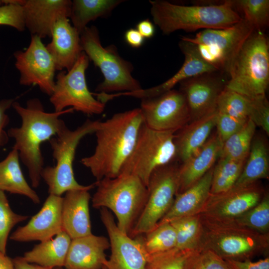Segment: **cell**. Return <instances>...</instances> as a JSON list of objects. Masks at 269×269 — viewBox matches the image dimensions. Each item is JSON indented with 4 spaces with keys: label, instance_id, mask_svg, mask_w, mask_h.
<instances>
[{
    "label": "cell",
    "instance_id": "1",
    "mask_svg": "<svg viewBox=\"0 0 269 269\" xmlns=\"http://www.w3.org/2000/svg\"><path fill=\"white\" fill-rule=\"evenodd\" d=\"M143 123L140 108L116 113L104 122L100 121L94 133L97 139L95 151L81 160L97 181L119 174Z\"/></svg>",
    "mask_w": 269,
    "mask_h": 269
},
{
    "label": "cell",
    "instance_id": "2",
    "mask_svg": "<svg viewBox=\"0 0 269 269\" xmlns=\"http://www.w3.org/2000/svg\"><path fill=\"white\" fill-rule=\"evenodd\" d=\"M12 107L20 116L21 124L19 127L10 128L7 134L15 140L12 148L17 150L19 158L27 167L32 186L37 188L44 168L40 146L66 126L61 116L74 110L70 108L60 112L48 113L37 98L29 100L25 107L14 101Z\"/></svg>",
    "mask_w": 269,
    "mask_h": 269
},
{
    "label": "cell",
    "instance_id": "3",
    "mask_svg": "<svg viewBox=\"0 0 269 269\" xmlns=\"http://www.w3.org/2000/svg\"><path fill=\"white\" fill-rule=\"evenodd\" d=\"M149 3L154 24L166 35L180 30L226 28L243 19L227 0L193 5L177 4L164 0H149Z\"/></svg>",
    "mask_w": 269,
    "mask_h": 269
},
{
    "label": "cell",
    "instance_id": "4",
    "mask_svg": "<svg viewBox=\"0 0 269 269\" xmlns=\"http://www.w3.org/2000/svg\"><path fill=\"white\" fill-rule=\"evenodd\" d=\"M199 215L203 229L199 250L208 249L224 260L240 261L268 255L269 234L257 232L234 219Z\"/></svg>",
    "mask_w": 269,
    "mask_h": 269
},
{
    "label": "cell",
    "instance_id": "5",
    "mask_svg": "<svg viewBox=\"0 0 269 269\" xmlns=\"http://www.w3.org/2000/svg\"><path fill=\"white\" fill-rule=\"evenodd\" d=\"M269 46L264 32L254 30L232 59L225 87L250 99L266 97L269 83Z\"/></svg>",
    "mask_w": 269,
    "mask_h": 269
},
{
    "label": "cell",
    "instance_id": "6",
    "mask_svg": "<svg viewBox=\"0 0 269 269\" xmlns=\"http://www.w3.org/2000/svg\"><path fill=\"white\" fill-rule=\"evenodd\" d=\"M92 199L95 208H105L116 216L119 229L130 236L145 205L148 190L137 176L122 173L95 182Z\"/></svg>",
    "mask_w": 269,
    "mask_h": 269
},
{
    "label": "cell",
    "instance_id": "7",
    "mask_svg": "<svg viewBox=\"0 0 269 269\" xmlns=\"http://www.w3.org/2000/svg\"><path fill=\"white\" fill-rule=\"evenodd\" d=\"M99 122L87 120L74 130L69 129L66 126L55 137L49 140L56 164L44 167L41 177L47 185L49 194L61 196L69 191L91 190L96 186L95 183L83 185L76 181L73 163L80 140L86 135L95 133Z\"/></svg>",
    "mask_w": 269,
    "mask_h": 269
},
{
    "label": "cell",
    "instance_id": "8",
    "mask_svg": "<svg viewBox=\"0 0 269 269\" xmlns=\"http://www.w3.org/2000/svg\"><path fill=\"white\" fill-rule=\"evenodd\" d=\"M83 51L101 70L104 80L96 88L99 93L134 92L141 89L132 75V63L121 57L115 45L102 46L99 31L94 25L86 27L80 34Z\"/></svg>",
    "mask_w": 269,
    "mask_h": 269
},
{
    "label": "cell",
    "instance_id": "9",
    "mask_svg": "<svg viewBox=\"0 0 269 269\" xmlns=\"http://www.w3.org/2000/svg\"><path fill=\"white\" fill-rule=\"evenodd\" d=\"M175 133L155 130L143 123L133 149L119 174L134 175L147 186L154 169L176 160Z\"/></svg>",
    "mask_w": 269,
    "mask_h": 269
},
{
    "label": "cell",
    "instance_id": "10",
    "mask_svg": "<svg viewBox=\"0 0 269 269\" xmlns=\"http://www.w3.org/2000/svg\"><path fill=\"white\" fill-rule=\"evenodd\" d=\"M89 59L83 51L69 71H61L56 76L50 102L54 112H60L70 107L88 115H100L106 104L94 98L87 84L85 73Z\"/></svg>",
    "mask_w": 269,
    "mask_h": 269
},
{
    "label": "cell",
    "instance_id": "11",
    "mask_svg": "<svg viewBox=\"0 0 269 269\" xmlns=\"http://www.w3.org/2000/svg\"><path fill=\"white\" fill-rule=\"evenodd\" d=\"M179 165L175 160L156 168L151 173L147 186V200L131 237L154 228L168 211L178 191Z\"/></svg>",
    "mask_w": 269,
    "mask_h": 269
},
{
    "label": "cell",
    "instance_id": "12",
    "mask_svg": "<svg viewBox=\"0 0 269 269\" xmlns=\"http://www.w3.org/2000/svg\"><path fill=\"white\" fill-rule=\"evenodd\" d=\"M143 123L160 131L176 133L188 124L191 116L184 94L172 89L158 96L141 99Z\"/></svg>",
    "mask_w": 269,
    "mask_h": 269
},
{
    "label": "cell",
    "instance_id": "13",
    "mask_svg": "<svg viewBox=\"0 0 269 269\" xmlns=\"http://www.w3.org/2000/svg\"><path fill=\"white\" fill-rule=\"evenodd\" d=\"M13 55L15 66L20 73V84L36 85L50 96L54 88L56 70L54 60L41 38L31 35L28 47L24 51H15Z\"/></svg>",
    "mask_w": 269,
    "mask_h": 269
},
{
    "label": "cell",
    "instance_id": "14",
    "mask_svg": "<svg viewBox=\"0 0 269 269\" xmlns=\"http://www.w3.org/2000/svg\"><path fill=\"white\" fill-rule=\"evenodd\" d=\"M100 217L108 234L111 250L105 266L107 269H145L148 256L140 236L132 238L122 232L107 208L100 209Z\"/></svg>",
    "mask_w": 269,
    "mask_h": 269
},
{
    "label": "cell",
    "instance_id": "15",
    "mask_svg": "<svg viewBox=\"0 0 269 269\" xmlns=\"http://www.w3.org/2000/svg\"><path fill=\"white\" fill-rule=\"evenodd\" d=\"M266 191L258 181L246 186L233 187L222 193H210L198 214L216 218L235 219L256 206Z\"/></svg>",
    "mask_w": 269,
    "mask_h": 269
},
{
    "label": "cell",
    "instance_id": "16",
    "mask_svg": "<svg viewBox=\"0 0 269 269\" xmlns=\"http://www.w3.org/2000/svg\"><path fill=\"white\" fill-rule=\"evenodd\" d=\"M217 72L203 73L179 83V90L184 94L188 105L190 122L216 110L218 98L227 82Z\"/></svg>",
    "mask_w": 269,
    "mask_h": 269
},
{
    "label": "cell",
    "instance_id": "17",
    "mask_svg": "<svg viewBox=\"0 0 269 269\" xmlns=\"http://www.w3.org/2000/svg\"><path fill=\"white\" fill-rule=\"evenodd\" d=\"M179 47L184 55V61L180 69L169 79L148 89L115 93L112 94V97L115 98L125 96L140 99L153 98L173 89L176 85L188 78L203 73L219 71L203 59L195 44L181 39Z\"/></svg>",
    "mask_w": 269,
    "mask_h": 269
},
{
    "label": "cell",
    "instance_id": "18",
    "mask_svg": "<svg viewBox=\"0 0 269 269\" xmlns=\"http://www.w3.org/2000/svg\"><path fill=\"white\" fill-rule=\"evenodd\" d=\"M63 197L49 194L39 211L24 226L13 232L9 238L18 242H42L62 231Z\"/></svg>",
    "mask_w": 269,
    "mask_h": 269
},
{
    "label": "cell",
    "instance_id": "19",
    "mask_svg": "<svg viewBox=\"0 0 269 269\" xmlns=\"http://www.w3.org/2000/svg\"><path fill=\"white\" fill-rule=\"evenodd\" d=\"M255 30L244 19L232 26L222 29H204L194 37L181 39L195 44H205L217 49L222 54L225 72L245 40Z\"/></svg>",
    "mask_w": 269,
    "mask_h": 269
},
{
    "label": "cell",
    "instance_id": "20",
    "mask_svg": "<svg viewBox=\"0 0 269 269\" xmlns=\"http://www.w3.org/2000/svg\"><path fill=\"white\" fill-rule=\"evenodd\" d=\"M70 0H24L23 9L25 29L40 38L50 37L53 27L60 18H69Z\"/></svg>",
    "mask_w": 269,
    "mask_h": 269
},
{
    "label": "cell",
    "instance_id": "21",
    "mask_svg": "<svg viewBox=\"0 0 269 269\" xmlns=\"http://www.w3.org/2000/svg\"><path fill=\"white\" fill-rule=\"evenodd\" d=\"M50 37L46 47L54 60L56 70L69 71L83 52L80 34L68 18L63 17L54 24Z\"/></svg>",
    "mask_w": 269,
    "mask_h": 269
},
{
    "label": "cell",
    "instance_id": "22",
    "mask_svg": "<svg viewBox=\"0 0 269 269\" xmlns=\"http://www.w3.org/2000/svg\"><path fill=\"white\" fill-rule=\"evenodd\" d=\"M110 247L108 239L93 234L72 239L64 267L65 269H102L108 260L105 251Z\"/></svg>",
    "mask_w": 269,
    "mask_h": 269
},
{
    "label": "cell",
    "instance_id": "23",
    "mask_svg": "<svg viewBox=\"0 0 269 269\" xmlns=\"http://www.w3.org/2000/svg\"><path fill=\"white\" fill-rule=\"evenodd\" d=\"M90 190L66 192L62 206V228L71 238L92 234L89 212Z\"/></svg>",
    "mask_w": 269,
    "mask_h": 269
},
{
    "label": "cell",
    "instance_id": "24",
    "mask_svg": "<svg viewBox=\"0 0 269 269\" xmlns=\"http://www.w3.org/2000/svg\"><path fill=\"white\" fill-rule=\"evenodd\" d=\"M223 143L216 132L203 145L179 167L177 194L181 193L200 180L214 165Z\"/></svg>",
    "mask_w": 269,
    "mask_h": 269
},
{
    "label": "cell",
    "instance_id": "25",
    "mask_svg": "<svg viewBox=\"0 0 269 269\" xmlns=\"http://www.w3.org/2000/svg\"><path fill=\"white\" fill-rule=\"evenodd\" d=\"M213 167L186 190L176 195L170 208L157 225L200 213L210 193Z\"/></svg>",
    "mask_w": 269,
    "mask_h": 269
},
{
    "label": "cell",
    "instance_id": "26",
    "mask_svg": "<svg viewBox=\"0 0 269 269\" xmlns=\"http://www.w3.org/2000/svg\"><path fill=\"white\" fill-rule=\"evenodd\" d=\"M217 115L216 110L189 122L175 133L176 161L184 162L203 145L215 127Z\"/></svg>",
    "mask_w": 269,
    "mask_h": 269
},
{
    "label": "cell",
    "instance_id": "27",
    "mask_svg": "<svg viewBox=\"0 0 269 269\" xmlns=\"http://www.w3.org/2000/svg\"><path fill=\"white\" fill-rule=\"evenodd\" d=\"M71 238L64 231L54 238L40 242L22 257L28 263L50 268L64 267Z\"/></svg>",
    "mask_w": 269,
    "mask_h": 269
},
{
    "label": "cell",
    "instance_id": "28",
    "mask_svg": "<svg viewBox=\"0 0 269 269\" xmlns=\"http://www.w3.org/2000/svg\"><path fill=\"white\" fill-rule=\"evenodd\" d=\"M0 190L24 195L34 203L39 204L40 198L26 181L19 163L17 150L13 148L0 161Z\"/></svg>",
    "mask_w": 269,
    "mask_h": 269
},
{
    "label": "cell",
    "instance_id": "29",
    "mask_svg": "<svg viewBox=\"0 0 269 269\" xmlns=\"http://www.w3.org/2000/svg\"><path fill=\"white\" fill-rule=\"evenodd\" d=\"M269 177L267 142L262 136H254L242 173L233 187L248 186L262 179H268Z\"/></svg>",
    "mask_w": 269,
    "mask_h": 269
},
{
    "label": "cell",
    "instance_id": "30",
    "mask_svg": "<svg viewBox=\"0 0 269 269\" xmlns=\"http://www.w3.org/2000/svg\"><path fill=\"white\" fill-rule=\"evenodd\" d=\"M123 1L122 0H74L72 1L69 18L80 35L91 21L99 17H107Z\"/></svg>",
    "mask_w": 269,
    "mask_h": 269
},
{
    "label": "cell",
    "instance_id": "31",
    "mask_svg": "<svg viewBox=\"0 0 269 269\" xmlns=\"http://www.w3.org/2000/svg\"><path fill=\"white\" fill-rule=\"evenodd\" d=\"M169 223L176 233L175 248L182 250H199L203 232L199 214L178 218Z\"/></svg>",
    "mask_w": 269,
    "mask_h": 269
},
{
    "label": "cell",
    "instance_id": "32",
    "mask_svg": "<svg viewBox=\"0 0 269 269\" xmlns=\"http://www.w3.org/2000/svg\"><path fill=\"white\" fill-rule=\"evenodd\" d=\"M256 126L248 119L243 127L223 143L219 158L246 159L255 136Z\"/></svg>",
    "mask_w": 269,
    "mask_h": 269
},
{
    "label": "cell",
    "instance_id": "33",
    "mask_svg": "<svg viewBox=\"0 0 269 269\" xmlns=\"http://www.w3.org/2000/svg\"><path fill=\"white\" fill-rule=\"evenodd\" d=\"M246 159L219 158L213 167L210 194H218L231 189L241 174Z\"/></svg>",
    "mask_w": 269,
    "mask_h": 269
},
{
    "label": "cell",
    "instance_id": "34",
    "mask_svg": "<svg viewBox=\"0 0 269 269\" xmlns=\"http://www.w3.org/2000/svg\"><path fill=\"white\" fill-rule=\"evenodd\" d=\"M138 236L148 256L164 253L176 247L175 231L169 222L157 225L149 231Z\"/></svg>",
    "mask_w": 269,
    "mask_h": 269
},
{
    "label": "cell",
    "instance_id": "35",
    "mask_svg": "<svg viewBox=\"0 0 269 269\" xmlns=\"http://www.w3.org/2000/svg\"><path fill=\"white\" fill-rule=\"evenodd\" d=\"M230 5L255 30L264 31L269 22V0H227Z\"/></svg>",
    "mask_w": 269,
    "mask_h": 269
},
{
    "label": "cell",
    "instance_id": "36",
    "mask_svg": "<svg viewBox=\"0 0 269 269\" xmlns=\"http://www.w3.org/2000/svg\"><path fill=\"white\" fill-rule=\"evenodd\" d=\"M198 250L174 248L148 256L145 269H188L192 257Z\"/></svg>",
    "mask_w": 269,
    "mask_h": 269
},
{
    "label": "cell",
    "instance_id": "37",
    "mask_svg": "<svg viewBox=\"0 0 269 269\" xmlns=\"http://www.w3.org/2000/svg\"><path fill=\"white\" fill-rule=\"evenodd\" d=\"M250 107V99L225 87L218 98L216 110L219 113L247 120Z\"/></svg>",
    "mask_w": 269,
    "mask_h": 269
},
{
    "label": "cell",
    "instance_id": "38",
    "mask_svg": "<svg viewBox=\"0 0 269 269\" xmlns=\"http://www.w3.org/2000/svg\"><path fill=\"white\" fill-rule=\"evenodd\" d=\"M238 223L261 234H269V194L266 191L254 207L234 219Z\"/></svg>",
    "mask_w": 269,
    "mask_h": 269
},
{
    "label": "cell",
    "instance_id": "39",
    "mask_svg": "<svg viewBox=\"0 0 269 269\" xmlns=\"http://www.w3.org/2000/svg\"><path fill=\"white\" fill-rule=\"evenodd\" d=\"M28 218L11 209L4 192L0 190V252L6 254L7 241L11 229Z\"/></svg>",
    "mask_w": 269,
    "mask_h": 269
},
{
    "label": "cell",
    "instance_id": "40",
    "mask_svg": "<svg viewBox=\"0 0 269 269\" xmlns=\"http://www.w3.org/2000/svg\"><path fill=\"white\" fill-rule=\"evenodd\" d=\"M188 269H229L223 258L211 250H198L192 257Z\"/></svg>",
    "mask_w": 269,
    "mask_h": 269
},
{
    "label": "cell",
    "instance_id": "41",
    "mask_svg": "<svg viewBox=\"0 0 269 269\" xmlns=\"http://www.w3.org/2000/svg\"><path fill=\"white\" fill-rule=\"evenodd\" d=\"M248 119L269 134V104L266 97L250 99Z\"/></svg>",
    "mask_w": 269,
    "mask_h": 269
},
{
    "label": "cell",
    "instance_id": "42",
    "mask_svg": "<svg viewBox=\"0 0 269 269\" xmlns=\"http://www.w3.org/2000/svg\"><path fill=\"white\" fill-rule=\"evenodd\" d=\"M0 25L11 26L17 30L25 29L22 7L11 3H4L0 7Z\"/></svg>",
    "mask_w": 269,
    "mask_h": 269
},
{
    "label": "cell",
    "instance_id": "43",
    "mask_svg": "<svg viewBox=\"0 0 269 269\" xmlns=\"http://www.w3.org/2000/svg\"><path fill=\"white\" fill-rule=\"evenodd\" d=\"M247 120L239 119L217 112L215 127L217 128L216 133L222 142L223 143L240 130Z\"/></svg>",
    "mask_w": 269,
    "mask_h": 269
},
{
    "label": "cell",
    "instance_id": "44",
    "mask_svg": "<svg viewBox=\"0 0 269 269\" xmlns=\"http://www.w3.org/2000/svg\"><path fill=\"white\" fill-rule=\"evenodd\" d=\"M14 101L13 99H4L0 101V149L8 141L9 136L4 129L9 119L6 111L12 106Z\"/></svg>",
    "mask_w": 269,
    "mask_h": 269
},
{
    "label": "cell",
    "instance_id": "45",
    "mask_svg": "<svg viewBox=\"0 0 269 269\" xmlns=\"http://www.w3.org/2000/svg\"><path fill=\"white\" fill-rule=\"evenodd\" d=\"M229 269H269V257L256 262L252 260L240 261L225 260Z\"/></svg>",
    "mask_w": 269,
    "mask_h": 269
},
{
    "label": "cell",
    "instance_id": "46",
    "mask_svg": "<svg viewBox=\"0 0 269 269\" xmlns=\"http://www.w3.org/2000/svg\"><path fill=\"white\" fill-rule=\"evenodd\" d=\"M125 40L132 47L137 48L142 45L144 38L136 29L130 28L125 33Z\"/></svg>",
    "mask_w": 269,
    "mask_h": 269
},
{
    "label": "cell",
    "instance_id": "47",
    "mask_svg": "<svg viewBox=\"0 0 269 269\" xmlns=\"http://www.w3.org/2000/svg\"><path fill=\"white\" fill-rule=\"evenodd\" d=\"M136 27V29L144 38H150L154 34V25L148 19L139 21L137 24Z\"/></svg>",
    "mask_w": 269,
    "mask_h": 269
},
{
    "label": "cell",
    "instance_id": "48",
    "mask_svg": "<svg viewBox=\"0 0 269 269\" xmlns=\"http://www.w3.org/2000/svg\"><path fill=\"white\" fill-rule=\"evenodd\" d=\"M12 262L14 269H53L29 263L22 257H17L12 259Z\"/></svg>",
    "mask_w": 269,
    "mask_h": 269
},
{
    "label": "cell",
    "instance_id": "49",
    "mask_svg": "<svg viewBox=\"0 0 269 269\" xmlns=\"http://www.w3.org/2000/svg\"><path fill=\"white\" fill-rule=\"evenodd\" d=\"M0 269H14L12 259L0 252Z\"/></svg>",
    "mask_w": 269,
    "mask_h": 269
},
{
    "label": "cell",
    "instance_id": "50",
    "mask_svg": "<svg viewBox=\"0 0 269 269\" xmlns=\"http://www.w3.org/2000/svg\"><path fill=\"white\" fill-rule=\"evenodd\" d=\"M53 269H63L62 268H54ZM102 269H107V268L106 267V266H104Z\"/></svg>",
    "mask_w": 269,
    "mask_h": 269
},
{
    "label": "cell",
    "instance_id": "51",
    "mask_svg": "<svg viewBox=\"0 0 269 269\" xmlns=\"http://www.w3.org/2000/svg\"><path fill=\"white\" fill-rule=\"evenodd\" d=\"M4 3L3 1V0H0V7L3 5Z\"/></svg>",
    "mask_w": 269,
    "mask_h": 269
}]
</instances>
